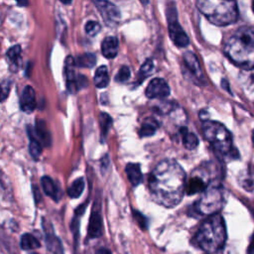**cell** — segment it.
Masks as SVG:
<instances>
[{"label": "cell", "instance_id": "18", "mask_svg": "<svg viewBox=\"0 0 254 254\" xmlns=\"http://www.w3.org/2000/svg\"><path fill=\"white\" fill-rule=\"evenodd\" d=\"M21 54H22V50L19 45L11 47L6 54L9 64H10L9 67L14 72H16L19 69V67L21 66V61H22Z\"/></svg>", "mask_w": 254, "mask_h": 254}, {"label": "cell", "instance_id": "26", "mask_svg": "<svg viewBox=\"0 0 254 254\" xmlns=\"http://www.w3.org/2000/svg\"><path fill=\"white\" fill-rule=\"evenodd\" d=\"M84 179L83 178H78L73 183L68 187L67 189V194L71 198H77L81 195L83 190H84Z\"/></svg>", "mask_w": 254, "mask_h": 254}, {"label": "cell", "instance_id": "37", "mask_svg": "<svg viewBox=\"0 0 254 254\" xmlns=\"http://www.w3.org/2000/svg\"><path fill=\"white\" fill-rule=\"evenodd\" d=\"M252 10H253V12H254V2L252 3Z\"/></svg>", "mask_w": 254, "mask_h": 254}, {"label": "cell", "instance_id": "27", "mask_svg": "<svg viewBox=\"0 0 254 254\" xmlns=\"http://www.w3.org/2000/svg\"><path fill=\"white\" fill-rule=\"evenodd\" d=\"M96 62V58L93 54H83L80 55L76 61H75V64H77L80 67H92L95 64Z\"/></svg>", "mask_w": 254, "mask_h": 254}, {"label": "cell", "instance_id": "15", "mask_svg": "<svg viewBox=\"0 0 254 254\" xmlns=\"http://www.w3.org/2000/svg\"><path fill=\"white\" fill-rule=\"evenodd\" d=\"M207 185L208 183L205 182L204 178L202 177V173L198 175L193 173L186 185V192L190 195L197 192H202L206 189Z\"/></svg>", "mask_w": 254, "mask_h": 254}, {"label": "cell", "instance_id": "32", "mask_svg": "<svg viewBox=\"0 0 254 254\" xmlns=\"http://www.w3.org/2000/svg\"><path fill=\"white\" fill-rule=\"evenodd\" d=\"M129 77H130V69H129V67L127 65H123L118 70V72H117V74L115 76V80L117 82H124Z\"/></svg>", "mask_w": 254, "mask_h": 254}, {"label": "cell", "instance_id": "30", "mask_svg": "<svg viewBox=\"0 0 254 254\" xmlns=\"http://www.w3.org/2000/svg\"><path fill=\"white\" fill-rule=\"evenodd\" d=\"M100 29H101L100 24L97 21H88L85 24V27H84V30H85L86 34L89 35V36L97 35L99 33Z\"/></svg>", "mask_w": 254, "mask_h": 254}, {"label": "cell", "instance_id": "10", "mask_svg": "<svg viewBox=\"0 0 254 254\" xmlns=\"http://www.w3.org/2000/svg\"><path fill=\"white\" fill-rule=\"evenodd\" d=\"M42 224L45 232V238H46V244H47L48 250L52 254H64V246L62 244L61 239L55 234L52 223L46 218H43Z\"/></svg>", "mask_w": 254, "mask_h": 254}, {"label": "cell", "instance_id": "12", "mask_svg": "<svg viewBox=\"0 0 254 254\" xmlns=\"http://www.w3.org/2000/svg\"><path fill=\"white\" fill-rule=\"evenodd\" d=\"M146 96L150 99L153 98H165L170 94V87L167 83V81L163 78L157 77L155 79H152L146 90H145Z\"/></svg>", "mask_w": 254, "mask_h": 254}, {"label": "cell", "instance_id": "13", "mask_svg": "<svg viewBox=\"0 0 254 254\" xmlns=\"http://www.w3.org/2000/svg\"><path fill=\"white\" fill-rule=\"evenodd\" d=\"M103 231V224H102V217L98 208H93L90 214L87 235L89 238H97L101 236Z\"/></svg>", "mask_w": 254, "mask_h": 254}, {"label": "cell", "instance_id": "5", "mask_svg": "<svg viewBox=\"0 0 254 254\" xmlns=\"http://www.w3.org/2000/svg\"><path fill=\"white\" fill-rule=\"evenodd\" d=\"M202 132L204 138L209 142L213 150L220 156L234 158V153L237 154L233 147V140L228 129L217 121L205 119L202 122Z\"/></svg>", "mask_w": 254, "mask_h": 254}, {"label": "cell", "instance_id": "36", "mask_svg": "<svg viewBox=\"0 0 254 254\" xmlns=\"http://www.w3.org/2000/svg\"><path fill=\"white\" fill-rule=\"evenodd\" d=\"M252 141H253V145H254V130L252 132Z\"/></svg>", "mask_w": 254, "mask_h": 254}, {"label": "cell", "instance_id": "24", "mask_svg": "<svg viewBox=\"0 0 254 254\" xmlns=\"http://www.w3.org/2000/svg\"><path fill=\"white\" fill-rule=\"evenodd\" d=\"M41 246V243L39 240L30 233H25L21 236L20 240V247L23 250H34Z\"/></svg>", "mask_w": 254, "mask_h": 254}, {"label": "cell", "instance_id": "35", "mask_svg": "<svg viewBox=\"0 0 254 254\" xmlns=\"http://www.w3.org/2000/svg\"><path fill=\"white\" fill-rule=\"evenodd\" d=\"M95 254H112V253H111L110 250H108V249H106V248H100V249H98V250L95 252Z\"/></svg>", "mask_w": 254, "mask_h": 254}, {"label": "cell", "instance_id": "31", "mask_svg": "<svg viewBox=\"0 0 254 254\" xmlns=\"http://www.w3.org/2000/svg\"><path fill=\"white\" fill-rule=\"evenodd\" d=\"M11 88V80L6 79L0 83V102H3L7 99Z\"/></svg>", "mask_w": 254, "mask_h": 254}, {"label": "cell", "instance_id": "8", "mask_svg": "<svg viewBox=\"0 0 254 254\" xmlns=\"http://www.w3.org/2000/svg\"><path fill=\"white\" fill-rule=\"evenodd\" d=\"M169 11H171V14L168 13V22H169L168 28H169L170 38L177 47L186 48L190 44L189 37L187 36V34L185 33L181 25L178 23L177 17H176V11L174 12V14L172 13L173 8L172 9L169 8Z\"/></svg>", "mask_w": 254, "mask_h": 254}, {"label": "cell", "instance_id": "38", "mask_svg": "<svg viewBox=\"0 0 254 254\" xmlns=\"http://www.w3.org/2000/svg\"><path fill=\"white\" fill-rule=\"evenodd\" d=\"M206 254H207V253H206Z\"/></svg>", "mask_w": 254, "mask_h": 254}, {"label": "cell", "instance_id": "7", "mask_svg": "<svg viewBox=\"0 0 254 254\" xmlns=\"http://www.w3.org/2000/svg\"><path fill=\"white\" fill-rule=\"evenodd\" d=\"M75 66V60L68 56L64 62V74L66 78V87L70 93H75L81 88L83 85L86 84V78L82 75H78L74 71Z\"/></svg>", "mask_w": 254, "mask_h": 254}, {"label": "cell", "instance_id": "14", "mask_svg": "<svg viewBox=\"0 0 254 254\" xmlns=\"http://www.w3.org/2000/svg\"><path fill=\"white\" fill-rule=\"evenodd\" d=\"M36 92L31 85H27L20 98V107L26 113H31L36 108Z\"/></svg>", "mask_w": 254, "mask_h": 254}, {"label": "cell", "instance_id": "9", "mask_svg": "<svg viewBox=\"0 0 254 254\" xmlns=\"http://www.w3.org/2000/svg\"><path fill=\"white\" fill-rule=\"evenodd\" d=\"M183 59L189 75L193 79L195 83L203 84L205 82V78L196 56L192 52H187L184 54Z\"/></svg>", "mask_w": 254, "mask_h": 254}, {"label": "cell", "instance_id": "11", "mask_svg": "<svg viewBox=\"0 0 254 254\" xmlns=\"http://www.w3.org/2000/svg\"><path fill=\"white\" fill-rule=\"evenodd\" d=\"M98 11L108 26H115L120 20V11L113 3L108 1H95Z\"/></svg>", "mask_w": 254, "mask_h": 254}, {"label": "cell", "instance_id": "25", "mask_svg": "<svg viewBox=\"0 0 254 254\" xmlns=\"http://www.w3.org/2000/svg\"><path fill=\"white\" fill-rule=\"evenodd\" d=\"M157 128H158V122L155 119L148 118L141 124L140 130H139V135H140V137L152 136L156 132Z\"/></svg>", "mask_w": 254, "mask_h": 254}, {"label": "cell", "instance_id": "23", "mask_svg": "<svg viewBox=\"0 0 254 254\" xmlns=\"http://www.w3.org/2000/svg\"><path fill=\"white\" fill-rule=\"evenodd\" d=\"M41 186L43 188L44 192L51 196L53 199L58 200V190L57 187L54 183V181L48 177V176H44L41 178Z\"/></svg>", "mask_w": 254, "mask_h": 254}, {"label": "cell", "instance_id": "17", "mask_svg": "<svg viewBox=\"0 0 254 254\" xmlns=\"http://www.w3.org/2000/svg\"><path fill=\"white\" fill-rule=\"evenodd\" d=\"M35 134L42 145L44 146H50L52 142L51 134L48 129L47 123L43 119H38L36 122V128H35Z\"/></svg>", "mask_w": 254, "mask_h": 254}, {"label": "cell", "instance_id": "6", "mask_svg": "<svg viewBox=\"0 0 254 254\" xmlns=\"http://www.w3.org/2000/svg\"><path fill=\"white\" fill-rule=\"evenodd\" d=\"M224 201L223 190L218 180H211L200 197L194 202V211L201 215H212L218 212Z\"/></svg>", "mask_w": 254, "mask_h": 254}, {"label": "cell", "instance_id": "29", "mask_svg": "<svg viewBox=\"0 0 254 254\" xmlns=\"http://www.w3.org/2000/svg\"><path fill=\"white\" fill-rule=\"evenodd\" d=\"M154 64L151 60H146L145 63L141 65L140 67V71H139V79L142 81L144 80L146 77L150 76L153 72H154Z\"/></svg>", "mask_w": 254, "mask_h": 254}, {"label": "cell", "instance_id": "3", "mask_svg": "<svg viewBox=\"0 0 254 254\" xmlns=\"http://www.w3.org/2000/svg\"><path fill=\"white\" fill-rule=\"evenodd\" d=\"M226 226L223 217L218 214L209 215L198 227L193 242L207 254L222 250L226 242Z\"/></svg>", "mask_w": 254, "mask_h": 254}, {"label": "cell", "instance_id": "28", "mask_svg": "<svg viewBox=\"0 0 254 254\" xmlns=\"http://www.w3.org/2000/svg\"><path fill=\"white\" fill-rule=\"evenodd\" d=\"M99 125H100L101 135L102 137H105L112 125V118L110 117V115L105 112H101L99 114Z\"/></svg>", "mask_w": 254, "mask_h": 254}, {"label": "cell", "instance_id": "19", "mask_svg": "<svg viewBox=\"0 0 254 254\" xmlns=\"http://www.w3.org/2000/svg\"><path fill=\"white\" fill-rule=\"evenodd\" d=\"M125 171L127 174V178L133 187H136L142 183L143 176L139 164L128 163L125 168Z\"/></svg>", "mask_w": 254, "mask_h": 254}, {"label": "cell", "instance_id": "4", "mask_svg": "<svg viewBox=\"0 0 254 254\" xmlns=\"http://www.w3.org/2000/svg\"><path fill=\"white\" fill-rule=\"evenodd\" d=\"M196 7L208 21L216 26H226L234 23L238 18L237 4L225 0H199Z\"/></svg>", "mask_w": 254, "mask_h": 254}, {"label": "cell", "instance_id": "16", "mask_svg": "<svg viewBox=\"0 0 254 254\" xmlns=\"http://www.w3.org/2000/svg\"><path fill=\"white\" fill-rule=\"evenodd\" d=\"M101 53L107 59H113L118 53V40L116 37L108 36L101 43Z\"/></svg>", "mask_w": 254, "mask_h": 254}, {"label": "cell", "instance_id": "2", "mask_svg": "<svg viewBox=\"0 0 254 254\" xmlns=\"http://www.w3.org/2000/svg\"><path fill=\"white\" fill-rule=\"evenodd\" d=\"M224 53L236 65L244 69L254 68V27L238 28L227 39Z\"/></svg>", "mask_w": 254, "mask_h": 254}, {"label": "cell", "instance_id": "20", "mask_svg": "<svg viewBox=\"0 0 254 254\" xmlns=\"http://www.w3.org/2000/svg\"><path fill=\"white\" fill-rule=\"evenodd\" d=\"M27 130H28V136L30 139V145H29L30 154L34 160H38L42 154V144L37 138L35 134V130L31 126H28Z\"/></svg>", "mask_w": 254, "mask_h": 254}, {"label": "cell", "instance_id": "34", "mask_svg": "<svg viewBox=\"0 0 254 254\" xmlns=\"http://www.w3.org/2000/svg\"><path fill=\"white\" fill-rule=\"evenodd\" d=\"M247 254H254V232L250 238V243L247 248Z\"/></svg>", "mask_w": 254, "mask_h": 254}, {"label": "cell", "instance_id": "22", "mask_svg": "<svg viewBox=\"0 0 254 254\" xmlns=\"http://www.w3.org/2000/svg\"><path fill=\"white\" fill-rule=\"evenodd\" d=\"M181 134H182V140H183V144L184 146L188 149V150H193L197 147L198 145V138L195 134L189 132L187 128H182L181 129Z\"/></svg>", "mask_w": 254, "mask_h": 254}, {"label": "cell", "instance_id": "21", "mask_svg": "<svg viewBox=\"0 0 254 254\" xmlns=\"http://www.w3.org/2000/svg\"><path fill=\"white\" fill-rule=\"evenodd\" d=\"M109 83V74L108 69L105 65H100L95 70L94 74V84L98 88H104Z\"/></svg>", "mask_w": 254, "mask_h": 254}, {"label": "cell", "instance_id": "1", "mask_svg": "<svg viewBox=\"0 0 254 254\" xmlns=\"http://www.w3.org/2000/svg\"><path fill=\"white\" fill-rule=\"evenodd\" d=\"M186 179L184 169L175 160L161 161L149 177V190L153 200L165 207L176 206L186 191Z\"/></svg>", "mask_w": 254, "mask_h": 254}, {"label": "cell", "instance_id": "33", "mask_svg": "<svg viewBox=\"0 0 254 254\" xmlns=\"http://www.w3.org/2000/svg\"><path fill=\"white\" fill-rule=\"evenodd\" d=\"M134 213V217L136 219V221L138 222L139 226L142 228V229H145L147 227V219L142 215V213H140L139 211H136L134 210L133 211Z\"/></svg>", "mask_w": 254, "mask_h": 254}]
</instances>
